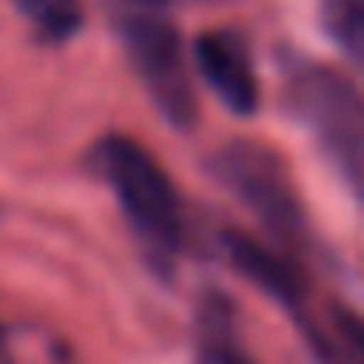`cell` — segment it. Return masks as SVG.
<instances>
[{"instance_id": "8", "label": "cell", "mask_w": 364, "mask_h": 364, "mask_svg": "<svg viewBox=\"0 0 364 364\" xmlns=\"http://www.w3.org/2000/svg\"><path fill=\"white\" fill-rule=\"evenodd\" d=\"M321 24L333 48L364 75V0H325Z\"/></svg>"}, {"instance_id": "4", "label": "cell", "mask_w": 364, "mask_h": 364, "mask_svg": "<svg viewBox=\"0 0 364 364\" xmlns=\"http://www.w3.org/2000/svg\"><path fill=\"white\" fill-rule=\"evenodd\" d=\"M212 173L278 243H301L306 212L274 149L259 141H231L212 157Z\"/></svg>"}, {"instance_id": "3", "label": "cell", "mask_w": 364, "mask_h": 364, "mask_svg": "<svg viewBox=\"0 0 364 364\" xmlns=\"http://www.w3.org/2000/svg\"><path fill=\"white\" fill-rule=\"evenodd\" d=\"M114 28L153 110L173 129H188L196 122V82H192V63L181 32L165 20V12L141 9H126Z\"/></svg>"}, {"instance_id": "2", "label": "cell", "mask_w": 364, "mask_h": 364, "mask_svg": "<svg viewBox=\"0 0 364 364\" xmlns=\"http://www.w3.org/2000/svg\"><path fill=\"white\" fill-rule=\"evenodd\" d=\"M95 165L102 181L110 184L129 231L141 239L153 259L168 262L184 247V208L173 176L161 168V161L134 137L110 134L98 141Z\"/></svg>"}, {"instance_id": "10", "label": "cell", "mask_w": 364, "mask_h": 364, "mask_svg": "<svg viewBox=\"0 0 364 364\" xmlns=\"http://www.w3.org/2000/svg\"><path fill=\"white\" fill-rule=\"evenodd\" d=\"M126 9H141V12H165L173 4H223V0H122Z\"/></svg>"}, {"instance_id": "6", "label": "cell", "mask_w": 364, "mask_h": 364, "mask_svg": "<svg viewBox=\"0 0 364 364\" xmlns=\"http://www.w3.org/2000/svg\"><path fill=\"white\" fill-rule=\"evenodd\" d=\"M228 251H231V259H235V267L243 270L251 282H259L267 294H274L278 301H298L301 298V278L282 251H270L267 243L247 239V235H228Z\"/></svg>"}, {"instance_id": "9", "label": "cell", "mask_w": 364, "mask_h": 364, "mask_svg": "<svg viewBox=\"0 0 364 364\" xmlns=\"http://www.w3.org/2000/svg\"><path fill=\"white\" fill-rule=\"evenodd\" d=\"M208 360L212 364H251V356H247L243 348L235 345V337L220 325V329L208 333Z\"/></svg>"}, {"instance_id": "1", "label": "cell", "mask_w": 364, "mask_h": 364, "mask_svg": "<svg viewBox=\"0 0 364 364\" xmlns=\"http://www.w3.org/2000/svg\"><path fill=\"white\" fill-rule=\"evenodd\" d=\"M286 110L364 208V90L333 67L301 59L286 71Z\"/></svg>"}, {"instance_id": "5", "label": "cell", "mask_w": 364, "mask_h": 364, "mask_svg": "<svg viewBox=\"0 0 364 364\" xmlns=\"http://www.w3.org/2000/svg\"><path fill=\"white\" fill-rule=\"evenodd\" d=\"M192 67L204 87L239 118L259 110V75H255L251 43L231 28H212L192 43Z\"/></svg>"}, {"instance_id": "7", "label": "cell", "mask_w": 364, "mask_h": 364, "mask_svg": "<svg viewBox=\"0 0 364 364\" xmlns=\"http://www.w3.org/2000/svg\"><path fill=\"white\" fill-rule=\"evenodd\" d=\"M12 9H16L20 16H24V24L48 43L75 40L82 20H87L82 0H12Z\"/></svg>"}]
</instances>
